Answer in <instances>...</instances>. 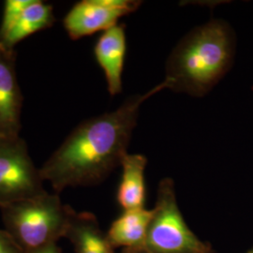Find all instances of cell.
Segmentation results:
<instances>
[{"instance_id":"8fae6325","label":"cell","mask_w":253,"mask_h":253,"mask_svg":"<svg viewBox=\"0 0 253 253\" xmlns=\"http://www.w3.org/2000/svg\"><path fill=\"white\" fill-rule=\"evenodd\" d=\"M65 237L73 243L75 253H114L107 236L90 213L73 212Z\"/></svg>"},{"instance_id":"5bb4252c","label":"cell","mask_w":253,"mask_h":253,"mask_svg":"<svg viewBox=\"0 0 253 253\" xmlns=\"http://www.w3.org/2000/svg\"><path fill=\"white\" fill-rule=\"evenodd\" d=\"M0 253H24L6 230H0Z\"/></svg>"},{"instance_id":"7a4b0ae2","label":"cell","mask_w":253,"mask_h":253,"mask_svg":"<svg viewBox=\"0 0 253 253\" xmlns=\"http://www.w3.org/2000/svg\"><path fill=\"white\" fill-rule=\"evenodd\" d=\"M235 53V33L225 21L213 19L195 27L168 57V88L193 97L207 95L229 72Z\"/></svg>"},{"instance_id":"9c48e42d","label":"cell","mask_w":253,"mask_h":253,"mask_svg":"<svg viewBox=\"0 0 253 253\" xmlns=\"http://www.w3.org/2000/svg\"><path fill=\"white\" fill-rule=\"evenodd\" d=\"M146 164V158L141 154L126 153L122 160V177L118 187V202L124 211L145 208Z\"/></svg>"},{"instance_id":"9a60e30c","label":"cell","mask_w":253,"mask_h":253,"mask_svg":"<svg viewBox=\"0 0 253 253\" xmlns=\"http://www.w3.org/2000/svg\"><path fill=\"white\" fill-rule=\"evenodd\" d=\"M35 253H61V252H60V249L56 246V244H54L51 245L50 247Z\"/></svg>"},{"instance_id":"5b68a950","label":"cell","mask_w":253,"mask_h":253,"mask_svg":"<svg viewBox=\"0 0 253 253\" xmlns=\"http://www.w3.org/2000/svg\"><path fill=\"white\" fill-rule=\"evenodd\" d=\"M45 192L25 141L20 137L0 139V208Z\"/></svg>"},{"instance_id":"4fadbf2b","label":"cell","mask_w":253,"mask_h":253,"mask_svg":"<svg viewBox=\"0 0 253 253\" xmlns=\"http://www.w3.org/2000/svg\"><path fill=\"white\" fill-rule=\"evenodd\" d=\"M33 0H7L4 4L2 22L0 25V40L8 34L25 9Z\"/></svg>"},{"instance_id":"52a82bcc","label":"cell","mask_w":253,"mask_h":253,"mask_svg":"<svg viewBox=\"0 0 253 253\" xmlns=\"http://www.w3.org/2000/svg\"><path fill=\"white\" fill-rule=\"evenodd\" d=\"M16 52L0 44V139L19 138L23 95L15 71Z\"/></svg>"},{"instance_id":"2e32d148","label":"cell","mask_w":253,"mask_h":253,"mask_svg":"<svg viewBox=\"0 0 253 253\" xmlns=\"http://www.w3.org/2000/svg\"><path fill=\"white\" fill-rule=\"evenodd\" d=\"M249 253H253V251H252V252H250Z\"/></svg>"},{"instance_id":"30bf717a","label":"cell","mask_w":253,"mask_h":253,"mask_svg":"<svg viewBox=\"0 0 253 253\" xmlns=\"http://www.w3.org/2000/svg\"><path fill=\"white\" fill-rule=\"evenodd\" d=\"M154 209L137 208L125 210L110 227L107 239L110 244L132 248L145 242L148 228L153 218Z\"/></svg>"},{"instance_id":"277c9868","label":"cell","mask_w":253,"mask_h":253,"mask_svg":"<svg viewBox=\"0 0 253 253\" xmlns=\"http://www.w3.org/2000/svg\"><path fill=\"white\" fill-rule=\"evenodd\" d=\"M142 247L147 253H208V247L187 226L171 179H163L158 190L154 216Z\"/></svg>"},{"instance_id":"3957f363","label":"cell","mask_w":253,"mask_h":253,"mask_svg":"<svg viewBox=\"0 0 253 253\" xmlns=\"http://www.w3.org/2000/svg\"><path fill=\"white\" fill-rule=\"evenodd\" d=\"M6 231L24 253H35L65 237L73 209L45 193L0 208Z\"/></svg>"},{"instance_id":"ba28073f","label":"cell","mask_w":253,"mask_h":253,"mask_svg":"<svg viewBox=\"0 0 253 253\" xmlns=\"http://www.w3.org/2000/svg\"><path fill=\"white\" fill-rule=\"evenodd\" d=\"M126 54V26L118 24L104 31L94 46V55L104 73L111 96L122 91V74Z\"/></svg>"},{"instance_id":"6da1fadb","label":"cell","mask_w":253,"mask_h":253,"mask_svg":"<svg viewBox=\"0 0 253 253\" xmlns=\"http://www.w3.org/2000/svg\"><path fill=\"white\" fill-rule=\"evenodd\" d=\"M165 88L164 80L147 93L129 97L116 111L81 123L40 169L43 181L58 193L104 180L121 165L142 104Z\"/></svg>"},{"instance_id":"8992f818","label":"cell","mask_w":253,"mask_h":253,"mask_svg":"<svg viewBox=\"0 0 253 253\" xmlns=\"http://www.w3.org/2000/svg\"><path fill=\"white\" fill-rule=\"evenodd\" d=\"M137 0H83L69 10L63 25L72 40L106 31L118 25V20L139 9Z\"/></svg>"},{"instance_id":"7c38bea8","label":"cell","mask_w":253,"mask_h":253,"mask_svg":"<svg viewBox=\"0 0 253 253\" xmlns=\"http://www.w3.org/2000/svg\"><path fill=\"white\" fill-rule=\"evenodd\" d=\"M54 21L52 5L40 0H33L8 34L0 40V44L8 49H14V46L27 37L52 27Z\"/></svg>"}]
</instances>
